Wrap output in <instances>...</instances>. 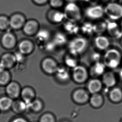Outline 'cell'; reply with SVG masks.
Here are the masks:
<instances>
[{"mask_svg": "<svg viewBox=\"0 0 122 122\" xmlns=\"http://www.w3.org/2000/svg\"><path fill=\"white\" fill-rule=\"evenodd\" d=\"M102 61L108 69H116L122 63V53L117 48L110 47L102 55Z\"/></svg>", "mask_w": 122, "mask_h": 122, "instance_id": "obj_1", "label": "cell"}, {"mask_svg": "<svg viewBox=\"0 0 122 122\" xmlns=\"http://www.w3.org/2000/svg\"><path fill=\"white\" fill-rule=\"evenodd\" d=\"M89 46L88 38L82 36H76L68 41V52L80 56L88 51Z\"/></svg>", "mask_w": 122, "mask_h": 122, "instance_id": "obj_2", "label": "cell"}, {"mask_svg": "<svg viewBox=\"0 0 122 122\" xmlns=\"http://www.w3.org/2000/svg\"><path fill=\"white\" fill-rule=\"evenodd\" d=\"M63 12L65 19L70 21L78 23L83 18L81 8L75 2H69L64 7Z\"/></svg>", "mask_w": 122, "mask_h": 122, "instance_id": "obj_3", "label": "cell"}, {"mask_svg": "<svg viewBox=\"0 0 122 122\" xmlns=\"http://www.w3.org/2000/svg\"><path fill=\"white\" fill-rule=\"evenodd\" d=\"M71 73V79L76 84H84L90 77L89 69L84 65L80 64L72 69Z\"/></svg>", "mask_w": 122, "mask_h": 122, "instance_id": "obj_4", "label": "cell"}, {"mask_svg": "<svg viewBox=\"0 0 122 122\" xmlns=\"http://www.w3.org/2000/svg\"><path fill=\"white\" fill-rule=\"evenodd\" d=\"M104 11L105 15L111 20L116 21L122 18V5L117 2L107 3L104 8Z\"/></svg>", "mask_w": 122, "mask_h": 122, "instance_id": "obj_5", "label": "cell"}, {"mask_svg": "<svg viewBox=\"0 0 122 122\" xmlns=\"http://www.w3.org/2000/svg\"><path fill=\"white\" fill-rule=\"evenodd\" d=\"M90 94L86 88L79 87L73 91L71 98L73 102L78 105H84L89 102Z\"/></svg>", "mask_w": 122, "mask_h": 122, "instance_id": "obj_6", "label": "cell"}, {"mask_svg": "<svg viewBox=\"0 0 122 122\" xmlns=\"http://www.w3.org/2000/svg\"><path fill=\"white\" fill-rule=\"evenodd\" d=\"M92 42L96 50L100 52H105L111 47L110 38L104 34L95 35Z\"/></svg>", "mask_w": 122, "mask_h": 122, "instance_id": "obj_7", "label": "cell"}, {"mask_svg": "<svg viewBox=\"0 0 122 122\" xmlns=\"http://www.w3.org/2000/svg\"><path fill=\"white\" fill-rule=\"evenodd\" d=\"M0 43L5 49L11 50L18 44L17 38L16 35L11 32H5L0 38Z\"/></svg>", "mask_w": 122, "mask_h": 122, "instance_id": "obj_8", "label": "cell"}, {"mask_svg": "<svg viewBox=\"0 0 122 122\" xmlns=\"http://www.w3.org/2000/svg\"><path fill=\"white\" fill-rule=\"evenodd\" d=\"M59 65L53 58L47 57L44 58L41 62V67L42 71L47 75H55Z\"/></svg>", "mask_w": 122, "mask_h": 122, "instance_id": "obj_9", "label": "cell"}, {"mask_svg": "<svg viewBox=\"0 0 122 122\" xmlns=\"http://www.w3.org/2000/svg\"><path fill=\"white\" fill-rule=\"evenodd\" d=\"M85 15L90 20H99L105 15L104 8L100 5H95L88 7L84 11Z\"/></svg>", "mask_w": 122, "mask_h": 122, "instance_id": "obj_10", "label": "cell"}, {"mask_svg": "<svg viewBox=\"0 0 122 122\" xmlns=\"http://www.w3.org/2000/svg\"><path fill=\"white\" fill-rule=\"evenodd\" d=\"M22 88L17 81H11L5 86V92L7 96L15 100L20 97Z\"/></svg>", "mask_w": 122, "mask_h": 122, "instance_id": "obj_11", "label": "cell"}, {"mask_svg": "<svg viewBox=\"0 0 122 122\" xmlns=\"http://www.w3.org/2000/svg\"><path fill=\"white\" fill-rule=\"evenodd\" d=\"M55 75L56 79L62 83H66L71 79V71L64 65H59Z\"/></svg>", "mask_w": 122, "mask_h": 122, "instance_id": "obj_12", "label": "cell"}, {"mask_svg": "<svg viewBox=\"0 0 122 122\" xmlns=\"http://www.w3.org/2000/svg\"><path fill=\"white\" fill-rule=\"evenodd\" d=\"M101 77V81L103 86L107 88L111 89L117 84L118 77L112 71H106Z\"/></svg>", "mask_w": 122, "mask_h": 122, "instance_id": "obj_13", "label": "cell"}, {"mask_svg": "<svg viewBox=\"0 0 122 122\" xmlns=\"http://www.w3.org/2000/svg\"><path fill=\"white\" fill-rule=\"evenodd\" d=\"M107 67L102 61H99L91 65L89 69V76L92 78L102 77L106 71Z\"/></svg>", "mask_w": 122, "mask_h": 122, "instance_id": "obj_14", "label": "cell"}, {"mask_svg": "<svg viewBox=\"0 0 122 122\" xmlns=\"http://www.w3.org/2000/svg\"><path fill=\"white\" fill-rule=\"evenodd\" d=\"M22 30L23 33L28 36H35L39 30V23L36 20H29L26 22Z\"/></svg>", "mask_w": 122, "mask_h": 122, "instance_id": "obj_15", "label": "cell"}, {"mask_svg": "<svg viewBox=\"0 0 122 122\" xmlns=\"http://www.w3.org/2000/svg\"><path fill=\"white\" fill-rule=\"evenodd\" d=\"M87 82L86 89L90 95L100 92L103 87L101 79L99 78H92Z\"/></svg>", "mask_w": 122, "mask_h": 122, "instance_id": "obj_16", "label": "cell"}, {"mask_svg": "<svg viewBox=\"0 0 122 122\" xmlns=\"http://www.w3.org/2000/svg\"><path fill=\"white\" fill-rule=\"evenodd\" d=\"M18 51L25 56L31 54L35 49L33 41L28 39L21 40L18 44Z\"/></svg>", "mask_w": 122, "mask_h": 122, "instance_id": "obj_17", "label": "cell"}, {"mask_svg": "<svg viewBox=\"0 0 122 122\" xmlns=\"http://www.w3.org/2000/svg\"><path fill=\"white\" fill-rule=\"evenodd\" d=\"M0 62L5 69L8 70L13 68L17 63L14 53L10 52H6L2 55L0 58Z\"/></svg>", "mask_w": 122, "mask_h": 122, "instance_id": "obj_18", "label": "cell"}, {"mask_svg": "<svg viewBox=\"0 0 122 122\" xmlns=\"http://www.w3.org/2000/svg\"><path fill=\"white\" fill-rule=\"evenodd\" d=\"M106 32L109 36L115 38H120L122 36V30L120 25L116 21L111 20L107 23Z\"/></svg>", "mask_w": 122, "mask_h": 122, "instance_id": "obj_19", "label": "cell"}, {"mask_svg": "<svg viewBox=\"0 0 122 122\" xmlns=\"http://www.w3.org/2000/svg\"><path fill=\"white\" fill-rule=\"evenodd\" d=\"M20 97L22 100L29 106V104L36 98V91L31 86H25L22 88Z\"/></svg>", "mask_w": 122, "mask_h": 122, "instance_id": "obj_20", "label": "cell"}, {"mask_svg": "<svg viewBox=\"0 0 122 122\" xmlns=\"http://www.w3.org/2000/svg\"><path fill=\"white\" fill-rule=\"evenodd\" d=\"M10 27L13 30H18L23 28L26 23L25 17L21 14H15L9 18Z\"/></svg>", "mask_w": 122, "mask_h": 122, "instance_id": "obj_21", "label": "cell"}, {"mask_svg": "<svg viewBox=\"0 0 122 122\" xmlns=\"http://www.w3.org/2000/svg\"><path fill=\"white\" fill-rule=\"evenodd\" d=\"M108 96L111 102L118 104L122 101V88L117 86L110 89Z\"/></svg>", "mask_w": 122, "mask_h": 122, "instance_id": "obj_22", "label": "cell"}, {"mask_svg": "<svg viewBox=\"0 0 122 122\" xmlns=\"http://www.w3.org/2000/svg\"><path fill=\"white\" fill-rule=\"evenodd\" d=\"M11 109L15 114L21 115L28 110V105L22 99H16L13 101Z\"/></svg>", "mask_w": 122, "mask_h": 122, "instance_id": "obj_23", "label": "cell"}, {"mask_svg": "<svg viewBox=\"0 0 122 122\" xmlns=\"http://www.w3.org/2000/svg\"><path fill=\"white\" fill-rule=\"evenodd\" d=\"M64 61V65L69 69H72L80 64V56L68 52Z\"/></svg>", "mask_w": 122, "mask_h": 122, "instance_id": "obj_24", "label": "cell"}, {"mask_svg": "<svg viewBox=\"0 0 122 122\" xmlns=\"http://www.w3.org/2000/svg\"><path fill=\"white\" fill-rule=\"evenodd\" d=\"M63 30L67 36H75L79 33V25L77 23L67 20L63 25Z\"/></svg>", "mask_w": 122, "mask_h": 122, "instance_id": "obj_25", "label": "cell"}, {"mask_svg": "<svg viewBox=\"0 0 122 122\" xmlns=\"http://www.w3.org/2000/svg\"><path fill=\"white\" fill-rule=\"evenodd\" d=\"M89 102L92 108L99 109L104 105L105 98L103 96L100 92L91 94Z\"/></svg>", "mask_w": 122, "mask_h": 122, "instance_id": "obj_26", "label": "cell"}, {"mask_svg": "<svg viewBox=\"0 0 122 122\" xmlns=\"http://www.w3.org/2000/svg\"><path fill=\"white\" fill-rule=\"evenodd\" d=\"M57 47H62L67 46L69 40L67 35L64 32H57L53 35L52 40Z\"/></svg>", "mask_w": 122, "mask_h": 122, "instance_id": "obj_27", "label": "cell"}, {"mask_svg": "<svg viewBox=\"0 0 122 122\" xmlns=\"http://www.w3.org/2000/svg\"><path fill=\"white\" fill-rule=\"evenodd\" d=\"M79 33L80 36L87 38L94 35V24L90 22H85L79 26Z\"/></svg>", "mask_w": 122, "mask_h": 122, "instance_id": "obj_28", "label": "cell"}, {"mask_svg": "<svg viewBox=\"0 0 122 122\" xmlns=\"http://www.w3.org/2000/svg\"><path fill=\"white\" fill-rule=\"evenodd\" d=\"M13 100L6 95L0 97V111L6 112L11 109Z\"/></svg>", "mask_w": 122, "mask_h": 122, "instance_id": "obj_29", "label": "cell"}, {"mask_svg": "<svg viewBox=\"0 0 122 122\" xmlns=\"http://www.w3.org/2000/svg\"><path fill=\"white\" fill-rule=\"evenodd\" d=\"M44 107V103L41 99L36 98L28 106V109L32 112L38 113L42 111Z\"/></svg>", "mask_w": 122, "mask_h": 122, "instance_id": "obj_30", "label": "cell"}, {"mask_svg": "<svg viewBox=\"0 0 122 122\" xmlns=\"http://www.w3.org/2000/svg\"><path fill=\"white\" fill-rule=\"evenodd\" d=\"M11 81V75L8 70L0 71V86H6Z\"/></svg>", "mask_w": 122, "mask_h": 122, "instance_id": "obj_31", "label": "cell"}, {"mask_svg": "<svg viewBox=\"0 0 122 122\" xmlns=\"http://www.w3.org/2000/svg\"><path fill=\"white\" fill-rule=\"evenodd\" d=\"M35 36L38 41L46 43L49 41L51 38V34L50 32L47 30L39 29Z\"/></svg>", "mask_w": 122, "mask_h": 122, "instance_id": "obj_32", "label": "cell"}, {"mask_svg": "<svg viewBox=\"0 0 122 122\" xmlns=\"http://www.w3.org/2000/svg\"><path fill=\"white\" fill-rule=\"evenodd\" d=\"M50 17L51 21L55 23H61L65 19L64 12L58 10L52 12Z\"/></svg>", "mask_w": 122, "mask_h": 122, "instance_id": "obj_33", "label": "cell"}, {"mask_svg": "<svg viewBox=\"0 0 122 122\" xmlns=\"http://www.w3.org/2000/svg\"><path fill=\"white\" fill-rule=\"evenodd\" d=\"M94 35H102L106 32L107 23L105 22H98L94 24Z\"/></svg>", "mask_w": 122, "mask_h": 122, "instance_id": "obj_34", "label": "cell"}, {"mask_svg": "<svg viewBox=\"0 0 122 122\" xmlns=\"http://www.w3.org/2000/svg\"><path fill=\"white\" fill-rule=\"evenodd\" d=\"M38 122H56V117L51 112H45L40 117Z\"/></svg>", "mask_w": 122, "mask_h": 122, "instance_id": "obj_35", "label": "cell"}, {"mask_svg": "<svg viewBox=\"0 0 122 122\" xmlns=\"http://www.w3.org/2000/svg\"><path fill=\"white\" fill-rule=\"evenodd\" d=\"M102 55L100 52L95 50L92 52L89 55V62L91 65L99 61H102Z\"/></svg>", "mask_w": 122, "mask_h": 122, "instance_id": "obj_36", "label": "cell"}, {"mask_svg": "<svg viewBox=\"0 0 122 122\" xmlns=\"http://www.w3.org/2000/svg\"><path fill=\"white\" fill-rule=\"evenodd\" d=\"M10 27L9 18L4 15L0 16V30H6Z\"/></svg>", "mask_w": 122, "mask_h": 122, "instance_id": "obj_37", "label": "cell"}, {"mask_svg": "<svg viewBox=\"0 0 122 122\" xmlns=\"http://www.w3.org/2000/svg\"><path fill=\"white\" fill-rule=\"evenodd\" d=\"M45 45V49L48 52H52L57 48L52 41H48Z\"/></svg>", "mask_w": 122, "mask_h": 122, "instance_id": "obj_38", "label": "cell"}, {"mask_svg": "<svg viewBox=\"0 0 122 122\" xmlns=\"http://www.w3.org/2000/svg\"><path fill=\"white\" fill-rule=\"evenodd\" d=\"M50 1L51 6L56 8L61 7L64 3V0H50Z\"/></svg>", "mask_w": 122, "mask_h": 122, "instance_id": "obj_39", "label": "cell"}, {"mask_svg": "<svg viewBox=\"0 0 122 122\" xmlns=\"http://www.w3.org/2000/svg\"><path fill=\"white\" fill-rule=\"evenodd\" d=\"M14 55H15V57L16 58L17 63L22 62V61H24V57H25V56L22 54L19 51H18V52H17V53H14Z\"/></svg>", "mask_w": 122, "mask_h": 122, "instance_id": "obj_40", "label": "cell"}, {"mask_svg": "<svg viewBox=\"0 0 122 122\" xmlns=\"http://www.w3.org/2000/svg\"><path fill=\"white\" fill-rule=\"evenodd\" d=\"M10 122H29L26 118L22 116H17L12 119Z\"/></svg>", "mask_w": 122, "mask_h": 122, "instance_id": "obj_41", "label": "cell"}, {"mask_svg": "<svg viewBox=\"0 0 122 122\" xmlns=\"http://www.w3.org/2000/svg\"><path fill=\"white\" fill-rule=\"evenodd\" d=\"M36 3L39 4H41L46 3L47 1H48V0H33Z\"/></svg>", "mask_w": 122, "mask_h": 122, "instance_id": "obj_42", "label": "cell"}, {"mask_svg": "<svg viewBox=\"0 0 122 122\" xmlns=\"http://www.w3.org/2000/svg\"><path fill=\"white\" fill-rule=\"evenodd\" d=\"M118 78L122 81V68L120 69L119 71L118 72V76H117Z\"/></svg>", "mask_w": 122, "mask_h": 122, "instance_id": "obj_43", "label": "cell"}, {"mask_svg": "<svg viewBox=\"0 0 122 122\" xmlns=\"http://www.w3.org/2000/svg\"><path fill=\"white\" fill-rule=\"evenodd\" d=\"M6 69L3 66V65H2L1 62H0V71H3L4 70Z\"/></svg>", "mask_w": 122, "mask_h": 122, "instance_id": "obj_44", "label": "cell"}, {"mask_svg": "<svg viewBox=\"0 0 122 122\" xmlns=\"http://www.w3.org/2000/svg\"><path fill=\"white\" fill-rule=\"evenodd\" d=\"M67 0L68 2H75V1L78 0Z\"/></svg>", "mask_w": 122, "mask_h": 122, "instance_id": "obj_45", "label": "cell"}, {"mask_svg": "<svg viewBox=\"0 0 122 122\" xmlns=\"http://www.w3.org/2000/svg\"><path fill=\"white\" fill-rule=\"evenodd\" d=\"M60 122H71L70 121L68 120H63L62 121H61Z\"/></svg>", "mask_w": 122, "mask_h": 122, "instance_id": "obj_46", "label": "cell"}, {"mask_svg": "<svg viewBox=\"0 0 122 122\" xmlns=\"http://www.w3.org/2000/svg\"><path fill=\"white\" fill-rule=\"evenodd\" d=\"M121 22H120V26L121 27V30H122V18L121 19Z\"/></svg>", "mask_w": 122, "mask_h": 122, "instance_id": "obj_47", "label": "cell"}, {"mask_svg": "<svg viewBox=\"0 0 122 122\" xmlns=\"http://www.w3.org/2000/svg\"><path fill=\"white\" fill-rule=\"evenodd\" d=\"M120 44L121 46H122V36L120 38Z\"/></svg>", "mask_w": 122, "mask_h": 122, "instance_id": "obj_48", "label": "cell"}, {"mask_svg": "<svg viewBox=\"0 0 122 122\" xmlns=\"http://www.w3.org/2000/svg\"><path fill=\"white\" fill-rule=\"evenodd\" d=\"M81 0L83 2H88L90 0Z\"/></svg>", "mask_w": 122, "mask_h": 122, "instance_id": "obj_49", "label": "cell"}, {"mask_svg": "<svg viewBox=\"0 0 122 122\" xmlns=\"http://www.w3.org/2000/svg\"><path fill=\"white\" fill-rule=\"evenodd\" d=\"M39 122L38 121H33V122Z\"/></svg>", "mask_w": 122, "mask_h": 122, "instance_id": "obj_50", "label": "cell"}, {"mask_svg": "<svg viewBox=\"0 0 122 122\" xmlns=\"http://www.w3.org/2000/svg\"><path fill=\"white\" fill-rule=\"evenodd\" d=\"M121 122H122V119H121Z\"/></svg>", "mask_w": 122, "mask_h": 122, "instance_id": "obj_51", "label": "cell"}, {"mask_svg": "<svg viewBox=\"0 0 122 122\" xmlns=\"http://www.w3.org/2000/svg\"></svg>", "mask_w": 122, "mask_h": 122, "instance_id": "obj_52", "label": "cell"}]
</instances>
